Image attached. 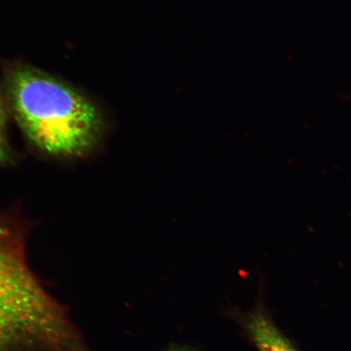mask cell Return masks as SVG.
Masks as SVG:
<instances>
[{
	"label": "cell",
	"instance_id": "cell-1",
	"mask_svg": "<svg viewBox=\"0 0 351 351\" xmlns=\"http://www.w3.org/2000/svg\"><path fill=\"white\" fill-rule=\"evenodd\" d=\"M10 93L22 130L42 150L78 156L97 138L99 110L64 83L36 70L19 68L12 73Z\"/></svg>",
	"mask_w": 351,
	"mask_h": 351
},
{
	"label": "cell",
	"instance_id": "cell-2",
	"mask_svg": "<svg viewBox=\"0 0 351 351\" xmlns=\"http://www.w3.org/2000/svg\"><path fill=\"white\" fill-rule=\"evenodd\" d=\"M64 311L30 269L24 245L0 228V351H57Z\"/></svg>",
	"mask_w": 351,
	"mask_h": 351
},
{
	"label": "cell",
	"instance_id": "cell-3",
	"mask_svg": "<svg viewBox=\"0 0 351 351\" xmlns=\"http://www.w3.org/2000/svg\"><path fill=\"white\" fill-rule=\"evenodd\" d=\"M249 319V331L260 351H298L261 311Z\"/></svg>",
	"mask_w": 351,
	"mask_h": 351
},
{
	"label": "cell",
	"instance_id": "cell-4",
	"mask_svg": "<svg viewBox=\"0 0 351 351\" xmlns=\"http://www.w3.org/2000/svg\"><path fill=\"white\" fill-rule=\"evenodd\" d=\"M6 115L0 100V163L6 159V144L4 139V130H5Z\"/></svg>",
	"mask_w": 351,
	"mask_h": 351
}]
</instances>
